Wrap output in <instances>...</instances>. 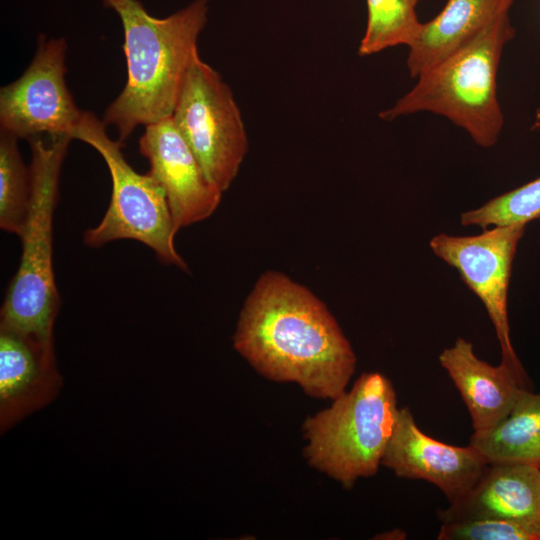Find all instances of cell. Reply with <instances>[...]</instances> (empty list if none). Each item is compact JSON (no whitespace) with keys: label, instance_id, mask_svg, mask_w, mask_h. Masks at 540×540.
I'll return each mask as SVG.
<instances>
[{"label":"cell","instance_id":"obj_2","mask_svg":"<svg viewBox=\"0 0 540 540\" xmlns=\"http://www.w3.org/2000/svg\"><path fill=\"white\" fill-rule=\"evenodd\" d=\"M103 2L123 26L127 80L102 121L117 129L123 145L137 126L172 116L186 72L198 54L208 0H194L165 18L151 16L138 0Z\"/></svg>","mask_w":540,"mask_h":540},{"label":"cell","instance_id":"obj_5","mask_svg":"<svg viewBox=\"0 0 540 540\" xmlns=\"http://www.w3.org/2000/svg\"><path fill=\"white\" fill-rule=\"evenodd\" d=\"M396 391L383 374H362L349 392L308 417V463L352 488L355 481L376 474L393 433L398 412Z\"/></svg>","mask_w":540,"mask_h":540},{"label":"cell","instance_id":"obj_15","mask_svg":"<svg viewBox=\"0 0 540 540\" xmlns=\"http://www.w3.org/2000/svg\"><path fill=\"white\" fill-rule=\"evenodd\" d=\"M514 0H447L408 47L407 67L412 78L441 62L474 40L499 17L509 14Z\"/></svg>","mask_w":540,"mask_h":540},{"label":"cell","instance_id":"obj_6","mask_svg":"<svg viewBox=\"0 0 540 540\" xmlns=\"http://www.w3.org/2000/svg\"><path fill=\"white\" fill-rule=\"evenodd\" d=\"M71 137L102 156L112 182L108 208L101 221L86 230L84 243L101 247L115 240H136L151 248L161 262L187 270L175 248L178 230L159 182L149 172L140 174L131 167L121 152L123 145L108 136L106 125L94 114L84 111Z\"/></svg>","mask_w":540,"mask_h":540},{"label":"cell","instance_id":"obj_16","mask_svg":"<svg viewBox=\"0 0 540 540\" xmlns=\"http://www.w3.org/2000/svg\"><path fill=\"white\" fill-rule=\"evenodd\" d=\"M469 444L488 463L521 462L540 466V393L521 390L508 416L486 432L473 433Z\"/></svg>","mask_w":540,"mask_h":540},{"label":"cell","instance_id":"obj_12","mask_svg":"<svg viewBox=\"0 0 540 540\" xmlns=\"http://www.w3.org/2000/svg\"><path fill=\"white\" fill-rule=\"evenodd\" d=\"M443 522L500 519L523 525L540 540V466L489 463L474 486L437 512Z\"/></svg>","mask_w":540,"mask_h":540},{"label":"cell","instance_id":"obj_11","mask_svg":"<svg viewBox=\"0 0 540 540\" xmlns=\"http://www.w3.org/2000/svg\"><path fill=\"white\" fill-rule=\"evenodd\" d=\"M139 152L166 194L177 230L215 212L223 192L209 180L171 117L145 126Z\"/></svg>","mask_w":540,"mask_h":540},{"label":"cell","instance_id":"obj_18","mask_svg":"<svg viewBox=\"0 0 540 540\" xmlns=\"http://www.w3.org/2000/svg\"><path fill=\"white\" fill-rule=\"evenodd\" d=\"M18 137L0 133V227L21 236L31 198V174L21 157Z\"/></svg>","mask_w":540,"mask_h":540},{"label":"cell","instance_id":"obj_9","mask_svg":"<svg viewBox=\"0 0 540 540\" xmlns=\"http://www.w3.org/2000/svg\"><path fill=\"white\" fill-rule=\"evenodd\" d=\"M64 38H38L35 55L24 73L0 90V127L18 138L43 133L69 135L79 123L80 110L67 87Z\"/></svg>","mask_w":540,"mask_h":540},{"label":"cell","instance_id":"obj_1","mask_svg":"<svg viewBox=\"0 0 540 540\" xmlns=\"http://www.w3.org/2000/svg\"><path fill=\"white\" fill-rule=\"evenodd\" d=\"M234 347L268 379L332 400L345 392L357 361L325 304L277 271L265 272L247 297Z\"/></svg>","mask_w":540,"mask_h":540},{"label":"cell","instance_id":"obj_7","mask_svg":"<svg viewBox=\"0 0 540 540\" xmlns=\"http://www.w3.org/2000/svg\"><path fill=\"white\" fill-rule=\"evenodd\" d=\"M171 119L209 180L226 191L245 158L248 139L231 88L199 53L186 72Z\"/></svg>","mask_w":540,"mask_h":540},{"label":"cell","instance_id":"obj_10","mask_svg":"<svg viewBox=\"0 0 540 540\" xmlns=\"http://www.w3.org/2000/svg\"><path fill=\"white\" fill-rule=\"evenodd\" d=\"M381 464L397 477L432 483L451 504L474 486L489 463L470 444L454 446L428 436L411 410L402 407Z\"/></svg>","mask_w":540,"mask_h":540},{"label":"cell","instance_id":"obj_8","mask_svg":"<svg viewBox=\"0 0 540 540\" xmlns=\"http://www.w3.org/2000/svg\"><path fill=\"white\" fill-rule=\"evenodd\" d=\"M526 226H494L474 236L441 233L430 240V248L458 271L483 303L500 345L501 362L529 379L512 345L507 307L513 260Z\"/></svg>","mask_w":540,"mask_h":540},{"label":"cell","instance_id":"obj_17","mask_svg":"<svg viewBox=\"0 0 540 540\" xmlns=\"http://www.w3.org/2000/svg\"><path fill=\"white\" fill-rule=\"evenodd\" d=\"M418 1L366 0L367 24L358 54L369 56L398 45L409 47L423 25L416 12Z\"/></svg>","mask_w":540,"mask_h":540},{"label":"cell","instance_id":"obj_13","mask_svg":"<svg viewBox=\"0 0 540 540\" xmlns=\"http://www.w3.org/2000/svg\"><path fill=\"white\" fill-rule=\"evenodd\" d=\"M54 349L0 329V431L45 407L60 392Z\"/></svg>","mask_w":540,"mask_h":540},{"label":"cell","instance_id":"obj_19","mask_svg":"<svg viewBox=\"0 0 540 540\" xmlns=\"http://www.w3.org/2000/svg\"><path fill=\"white\" fill-rule=\"evenodd\" d=\"M540 218V175L513 190L487 201L482 206L464 212L461 224L489 226L528 224Z\"/></svg>","mask_w":540,"mask_h":540},{"label":"cell","instance_id":"obj_3","mask_svg":"<svg viewBox=\"0 0 540 540\" xmlns=\"http://www.w3.org/2000/svg\"><path fill=\"white\" fill-rule=\"evenodd\" d=\"M515 36L509 14L474 40L417 77V83L379 117L392 121L418 112L443 116L483 148L494 146L504 126L497 97L503 50Z\"/></svg>","mask_w":540,"mask_h":540},{"label":"cell","instance_id":"obj_14","mask_svg":"<svg viewBox=\"0 0 540 540\" xmlns=\"http://www.w3.org/2000/svg\"><path fill=\"white\" fill-rule=\"evenodd\" d=\"M438 359L468 409L473 433L498 425L513 409L521 390L531 388L530 380L508 365L492 366L478 358L473 344L464 338L445 348Z\"/></svg>","mask_w":540,"mask_h":540},{"label":"cell","instance_id":"obj_20","mask_svg":"<svg viewBox=\"0 0 540 540\" xmlns=\"http://www.w3.org/2000/svg\"><path fill=\"white\" fill-rule=\"evenodd\" d=\"M439 540H539L521 524L500 519H472L441 523Z\"/></svg>","mask_w":540,"mask_h":540},{"label":"cell","instance_id":"obj_4","mask_svg":"<svg viewBox=\"0 0 540 540\" xmlns=\"http://www.w3.org/2000/svg\"><path fill=\"white\" fill-rule=\"evenodd\" d=\"M69 135L29 139L31 198L19 267L12 278L0 313V329L28 337L54 349V324L60 296L53 268V217L62 163Z\"/></svg>","mask_w":540,"mask_h":540}]
</instances>
